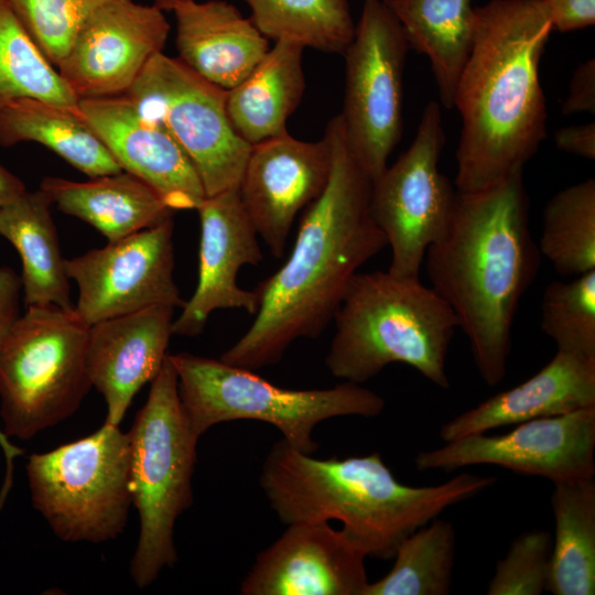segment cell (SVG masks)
<instances>
[{"instance_id": "1", "label": "cell", "mask_w": 595, "mask_h": 595, "mask_svg": "<svg viewBox=\"0 0 595 595\" xmlns=\"http://www.w3.org/2000/svg\"><path fill=\"white\" fill-rule=\"evenodd\" d=\"M324 136L332 151L327 184L306 207L288 260L256 286L253 322L219 358L228 365L253 371L279 363L295 339L318 337L359 268L388 246L370 214L372 180L348 150L339 115Z\"/></svg>"}, {"instance_id": "2", "label": "cell", "mask_w": 595, "mask_h": 595, "mask_svg": "<svg viewBox=\"0 0 595 595\" xmlns=\"http://www.w3.org/2000/svg\"><path fill=\"white\" fill-rule=\"evenodd\" d=\"M475 13L453 100L463 121L455 175L462 193L522 172L547 136L539 66L553 25L544 0H493Z\"/></svg>"}, {"instance_id": "3", "label": "cell", "mask_w": 595, "mask_h": 595, "mask_svg": "<svg viewBox=\"0 0 595 595\" xmlns=\"http://www.w3.org/2000/svg\"><path fill=\"white\" fill-rule=\"evenodd\" d=\"M541 256L522 172L480 191H457L445 231L426 250L431 288L453 310L488 386L506 376L513 320Z\"/></svg>"}, {"instance_id": "4", "label": "cell", "mask_w": 595, "mask_h": 595, "mask_svg": "<svg viewBox=\"0 0 595 595\" xmlns=\"http://www.w3.org/2000/svg\"><path fill=\"white\" fill-rule=\"evenodd\" d=\"M260 487L282 523L338 520L367 558L389 560L405 537L476 496L480 482L461 473L439 485L409 486L378 452L320 459L281 439L264 458Z\"/></svg>"}, {"instance_id": "5", "label": "cell", "mask_w": 595, "mask_h": 595, "mask_svg": "<svg viewBox=\"0 0 595 595\" xmlns=\"http://www.w3.org/2000/svg\"><path fill=\"white\" fill-rule=\"evenodd\" d=\"M325 364L329 372L364 383L392 363L407 364L440 388L458 321L450 305L419 278L358 272L334 317Z\"/></svg>"}, {"instance_id": "6", "label": "cell", "mask_w": 595, "mask_h": 595, "mask_svg": "<svg viewBox=\"0 0 595 595\" xmlns=\"http://www.w3.org/2000/svg\"><path fill=\"white\" fill-rule=\"evenodd\" d=\"M150 383L148 399L128 432L132 505L140 517L130 575L139 588L150 586L177 562L175 522L193 505L199 439L182 407L170 354Z\"/></svg>"}, {"instance_id": "7", "label": "cell", "mask_w": 595, "mask_h": 595, "mask_svg": "<svg viewBox=\"0 0 595 595\" xmlns=\"http://www.w3.org/2000/svg\"><path fill=\"white\" fill-rule=\"evenodd\" d=\"M178 396L192 430L201 437L223 422L256 420L274 425L291 446L313 454L315 426L327 419L374 418L385 399L359 383L295 390L270 383L252 370L190 353L170 354Z\"/></svg>"}, {"instance_id": "8", "label": "cell", "mask_w": 595, "mask_h": 595, "mask_svg": "<svg viewBox=\"0 0 595 595\" xmlns=\"http://www.w3.org/2000/svg\"><path fill=\"white\" fill-rule=\"evenodd\" d=\"M89 325L75 309L30 305L0 342V418L6 435L28 441L69 418L91 383Z\"/></svg>"}, {"instance_id": "9", "label": "cell", "mask_w": 595, "mask_h": 595, "mask_svg": "<svg viewBox=\"0 0 595 595\" xmlns=\"http://www.w3.org/2000/svg\"><path fill=\"white\" fill-rule=\"evenodd\" d=\"M33 507L65 542L102 543L126 528L132 505L130 439L119 425L28 458Z\"/></svg>"}, {"instance_id": "10", "label": "cell", "mask_w": 595, "mask_h": 595, "mask_svg": "<svg viewBox=\"0 0 595 595\" xmlns=\"http://www.w3.org/2000/svg\"><path fill=\"white\" fill-rule=\"evenodd\" d=\"M125 95L183 149L206 196L239 188L251 145L230 123L227 90L161 52Z\"/></svg>"}, {"instance_id": "11", "label": "cell", "mask_w": 595, "mask_h": 595, "mask_svg": "<svg viewBox=\"0 0 595 595\" xmlns=\"http://www.w3.org/2000/svg\"><path fill=\"white\" fill-rule=\"evenodd\" d=\"M408 41L385 0H364L353 41L344 52L346 79L339 115L348 150L375 180L402 131Z\"/></svg>"}, {"instance_id": "12", "label": "cell", "mask_w": 595, "mask_h": 595, "mask_svg": "<svg viewBox=\"0 0 595 595\" xmlns=\"http://www.w3.org/2000/svg\"><path fill=\"white\" fill-rule=\"evenodd\" d=\"M444 144L441 105L433 100L408 150L371 182L370 214L391 248L394 275L419 278L428 248L450 223L457 192L439 170Z\"/></svg>"}, {"instance_id": "13", "label": "cell", "mask_w": 595, "mask_h": 595, "mask_svg": "<svg viewBox=\"0 0 595 595\" xmlns=\"http://www.w3.org/2000/svg\"><path fill=\"white\" fill-rule=\"evenodd\" d=\"M173 218L65 260L87 325L153 305L183 307L174 281Z\"/></svg>"}, {"instance_id": "14", "label": "cell", "mask_w": 595, "mask_h": 595, "mask_svg": "<svg viewBox=\"0 0 595 595\" xmlns=\"http://www.w3.org/2000/svg\"><path fill=\"white\" fill-rule=\"evenodd\" d=\"M595 405L519 424L508 433L465 435L421 451L419 470L452 472L495 465L548 478L553 484L595 475Z\"/></svg>"}, {"instance_id": "15", "label": "cell", "mask_w": 595, "mask_h": 595, "mask_svg": "<svg viewBox=\"0 0 595 595\" xmlns=\"http://www.w3.org/2000/svg\"><path fill=\"white\" fill-rule=\"evenodd\" d=\"M170 24L154 4L108 0L86 21L56 67L80 99L125 95L163 52Z\"/></svg>"}, {"instance_id": "16", "label": "cell", "mask_w": 595, "mask_h": 595, "mask_svg": "<svg viewBox=\"0 0 595 595\" xmlns=\"http://www.w3.org/2000/svg\"><path fill=\"white\" fill-rule=\"evenodd\" d=\"M332 166V151L324 136L302 141L289 132L251 145L239 184L242 206L258 236L272 256L284 255L300 210L324 191Z\"/></svg>"}, {"instance_id": "17", "label": "cell", "mask_w": 595, "mask_h": 595, "mask_svg": "<svg viewBox=\"0 0 595 595\" xmlns=\"http://www.w3.org/2000/svg\"><path fill=\"white\" fill-rule=\"evenodd\" d=\"M365 552L329 522H298L261 551L242 595H364Z\"/></svg>"}, {"instance_id": "18", "label": "cell", "mask_w": 595, "mask_h": 595, "mask_svg": "<svg viewBox=\"0 0 595 595\" xmlns=\"http://www.w3.org/2000/svg\"><path fill=\"white\" fill-rule=\"evenodd\" d=\"M195 210L201 220L197 285L172 324L173 335L188 337L199 335L216 310L240 309L256 315L258 295L238 286L237 275L241 267L263 260L238 188L206 196Z\"/></svg>"}, {"instance_id": "19", "label": "cell", "mask_w": 595, "mask_h": 595, "mask_svg": "<svg viewBox=\"0 0 595 595\" xmlns=\"http://www.w3.org/2000/svg\"><path fill=\"white\" fill-rule=\"evenodd\" d=\"M77 110L120 167L149 185L173 212L196 209L206 197L187 154L126 95L80 99Z\"/></svg>"}, {"instance_id": "20", "label": "cell", "mask_w": 595, "mask_h": 595, "mask_svg": "<svg viewBox=\"0 0 595 595\" xmlns=\"http://www.w3.org/2000/svg\"><path fill=\"white\" fill-rule=\"evenodd\" d=\"M173 314L172 306L153 305L89 326L87 372L107 404L104 424L119 425L136 393L161 369Z\"/></svg>"}, {"instance_id": "21", "label": "cell", "mask_w": 595, "mask_h": 595, "mask_svg": "<svg viewBox=\"0 0 595 595\" xmlns=\"http://www.w3.org/2000/svg\"><path fill=\"white\" fill-rule=\"evenodd\" d=\"M595 405V358L556 351L536 375L444 423V442Z\"/></svg>"}, {"instance_id": "22", "label": "cell", "mask_w": 595, "mask_h": 595, "mask_svg": "<svg viewBox=\"0 0 595 595\" xmlns=\"http://www.w3.org/2000/svg\"><path fill=\"white\" fill-rule=\"evenodd\" d=\"M173 12L177 58L225 90L244 80L270 48L268 39L229 2L190 0Z\"/></svg>"}, {"instance_id": "23", "label": "cell", "mask_w": 595, "mask_h": 595, "mask_svg": "<svg viewBox=\"0 0 595 595\" xmlns=\"http://www.w3.org/2000/svg\"><path fill=\"white\" fill-rule=\"evenodd\" d=\"M40 190L52 205L88 223L108 242L153 227L174 213L149 185L126 171L86 182L47 176Z\"/></svg>"}, {"instance_id": "24", "label": "cell", "mask_w": 595, "mask_h": 595, "mask_svg": "<svg viewBox=\"0 0 595 595\" xmlns=\"http://www.w3.org/2000/svg\"><path fill=\"white\" fill-rule=\"evenodd\" d=\"M305 47L275 41L252 72L227 90L226 109L235 131L250 145L286 133V120L305 88Z\"/></svg>"}, {"instance_id": "25", "label": "cell", "mask_w": 595, "mask_h": 595, "mask_svg": "<svg viewBox=\"0 0 595 595\" xmlns=\"http://www.w3.org/2000/svg\"><path fill=\"white\" fill-rule=\"evenodd\" d=\"M52 203L40 188L24 192L0 208V236L18 251L25 306L54 304L74 309L69 278L62 256Z\"/></svg>"}, {"instance_id": "26", "label": "cell", "mask_w": 595, "mask_h": 595, "mask_svg": "<svg viewBox=\"0 0 595 595\" xmlns=\"http://www.w3.org/2000/svg\"><path fill=\"white\" fill-rule=\"evenodd\" d=\"M411 48L430 61L441 105L453 108L455 88L475 35L472 0H385Z\"/></svg>"}, {"instance_id": "27", "label": "cell", "mask_w": 595, "mask_h": 595, "mask_svg": "<svg viewBox=\"0 0 595 595\" xmlns=\"http://www.w3.org/2000/svg\"><path fill=\"white\" fill-rule=\"evenodd\" d=\"M37 142L89 178L123 171L107 147L71 108L35 99H15L0 108V145Z\"/></svg>"}, {"instance_id": "28", "label": "cell", "mask_w": 595, "mask_h": 595, "mask_svg": "<svg viewBox=\"0 0 595 595\" xmlns=\"http://www.w3.org/2000/svg\"><path fill=\"white\" fill-rule=\"evenodd\" d=\"M554 541L545 591L553 595L595 594V479L554 484Z\"/></svg>"}, {"instance_id": "29", "label": "cell", "mask_w": 595, "mask_h": 595, "mask_svg": "<svg viewBox=\"0 0 595 595\" xmlns=\"http://www.w3.org/2000/svg\"><path fill=\"white\" fill-rule=\"evenodd\" d=\"M250 20L269 40L344 54L355 28L348 0H244Z\"/></svg>"}, {"instance_id": "30", "label": "cell", "mask_w": 595, "mask_h": 595, "mask_svg": "<svg viewBox=\"0 0 595 595\" xmlns=\"http://www.w3.org/2000/svg\"><path fill=\"white\" fill-rule=\"evenodd\" d=\"M391 570L368 583L364 595H446L451 593L455 530L439 517L405 537Z\"/></svg>"}, {"instance_id": "31", "label": "cell", "mask_w": 595, "mask_h": 595, "mask_svg": "<svg viewBox=\"0 0 595 595\" xmlns=\"http://www.w3.org/2000/svg\"><path fill=\"white\" fill-rule=\"evenodd\" d=\"M35 98L75 108L77 97L28 33L8 0H0V108Z\"/></svg>"}, {"instance_id": "32", "label": "cell", "mask_w": 595, "mask_h": 595, "mask_svg": "<svg viewBox=\"0 0 595 595\" xmlns=\"http://www.w3.org/2000/svg\"><path fill=\"white\" fill-rule=\"evenodd\" d=\"M538 247L561 275L595 269L594 178L562 190L548 202Z\"/></svg>"}, {"instance_id": "33", "label": "cell", "mask_w": 595, "mask_h": 595, "mask_svg": "<svg viewBox=\"0 0 595 595\" xmlns=\"http://www.w3.org/2000/svg\"><path fill=\"white\" fill-rule=\"evenodd\" d=\"M540 327L559 351L595 358V269L543 291Z\"/></svg>"}, {"instance_id": "34", "label": "cell", "mask_w": 595, "mask_h": 595, "mask_svg": "<svg viewBox=\"0 0 595 595\" xmlns=\"http://www.w3.org/2000/svg\"><path fill=\"white\" fill-rule=\"evenodd\" d=\"M46 58L57 67L89 17L108 0H8Z\"/></svg>"}, {"instance_id": "35", "label": "cell", "mask_w": 595, "mask_h": 595, "mask_svg": "<svg viewBox=\"0 0 595 595\" xmlns=\"http://www.w3.org/2000/svg\"><path fill=\"white\" fill-rule=\"evenodd\" d=\"M552 551L551 533L534 529L515 538L499 560L488 595H540L545 591Z\"/></svg>"}, {"instance_id": "36", "label": "cell", "mask_w": 595, "mask_h": 595, "mask_svg": "<svg viewBox=\"0 0 595 595\" xmlns=\"http://www.w3.org/2000/svg\"><path fill=\"white\" fill-rule=\"evenodd\" d=\"M21 282L17 272L9 267H0V342L9 327L20 315ZM0 446L6 459L4 480L0 490V510L13 482L14 459L23 455V448L10 442L0 428Z\"/></svg>"}, {"instance_id": "37", "label": "cell", "mask_w": 595, "mask_h": 595, "mask_svg": "<svg viewBox=\"0 0 595 595\" xmlns=\"http://www.w3.org/2000/svg\"><path fill=\"white\" fill-rule=\"evenodd\" d=\"M553 29L575 31L595 22V0H544Z\"/></svg>"}, {"instance_id": "38", "label": "cell", "mask_w": 595, "mask_h": 595, "mask_svg": "<svg viewBox=\"0 0 595 595\" xmlns=\"http://www.w3.org/2000/svg\"><path fill=\"white\" fill-rule=\"evenodd\" d=\"M564 115L595 112V61L588 58L574 71L569 95L562 105Z\"/></svg>"}, {"instance_id": "39", "label": "cell", "mask_w": 595, "mask_h": 595, "mask_svg": "<svg viewBox=\"0 0 595 595\" xmlns=\"http://www.w3.org/2000/svg\"><path fill=\"white\" fill-rule=\"evenodd\" d=\"M554 142L562 151L594 160L595 123L592 121L585 125L563 127L554 133Z\"/></svg>"}, {"instance_id": "40", "label": "cell", "mask_w": 595, "mask_h": 595, "mask_svg": "<svg viewBox=\"0 0 595 595\" xmlns=\"http://www.w3.org/2000/svg\"><path fill=\"white\" fill-rule=\"evenodd\" d=\"M26 192L24 183L0 163V208Z\"/></svg>"}, {"instance_id": "41", "label": "cell", "mask_w": 595, "mask_h": 595, "mask_svg": "<svg viewBox=\"0 0 595 595\" xmlns=\"http://www.w3.org/2000/svg\"><path fill=\"white\" fill-rule=\"evenodd\" d=\"M153 4L161 10H171L173 11L177 6L185 3L190 0H152Z\"/></svg>"}]
</instances>
